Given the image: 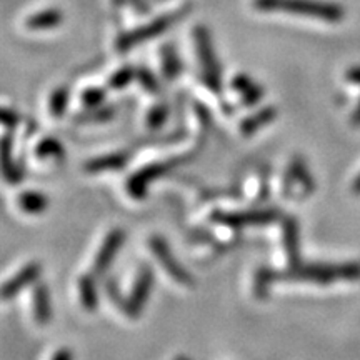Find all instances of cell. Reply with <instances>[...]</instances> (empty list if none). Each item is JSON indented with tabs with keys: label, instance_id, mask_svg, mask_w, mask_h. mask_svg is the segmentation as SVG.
<instances>
[{
	"label": "cell",
	"instance_id": "obj_30",
	"mask_svg": "<svg viewBox=\"0 0 360 360\" xmlns=\"http://www.w3.org/2000/svg\"><path fill=\"white\" fill-rule=\"evenodd\" d=\"M137 80L141 82L143 89L148 90V92H155V90H157V80L148 70L137 69Z\"/></svg>",
	"mask_w": 360,
	"mask_h": 360
},
{
	"label": "cell",
	"instance_id": "obj_8",
	"mask_svg": "<svg viewBox=\"0 0 360 360\" xmlns=\"http://www.w3.org/2000/svg\"><path fill=\"white\" fill-rule=\"evenodd\" d=\"M40 274H42V267L37 262L25 264L15 276H12L0 285V302H8L27 287L34 285Z\"/></svg>",
	"mask_w": 360,
	"mask_h": 360
},
{
	"label": "cell",
	"instance_id": "obj_14",
	"mask_svg": "<svg viewBox=\"0 0 360 360\" xmlns=\"http://www.w3.org/2000/svg\"><path fill=\"white\" fill-rule=\"evenodd\" d=\"M32 314L39 326H47L52 319L51 294L45 283H39L32 290Z\"/></svg>",
	"mask_w": 360,
	"mask_h": 360
},
{
	"label": "cell",
	"instance_id": "obj_19",
	"mask_svg": "<svg viewBox=\"0 0 360 360\" xmlns=\"http://www.w3.org/2000/svg\"><path fill=\"white\" fill-rule=\"evenodd\" d=\"M79 300L82 307L89 312H96L98 305V292L96 285V278L85 276L79 281Z\"/></svg>",
	"mask_w": 360,
	"mask_h": 360
},
{
	"label": "cell",
	"instance_id": "obj_24",
	"mask_svg": "<svg viewBox=\"0 0 360 360\" xmlns=\"http://www.w3.org/2000/svg\"><path fill=\"white\" fill-rule=\"evenodd\" d=\"M134 79H137V69L132 65H125L120 70H117L110 79V87L112 89H124L132 82Z\"/></svg>",
	"mask_w": 360,
	"mask_h": 360
},
{
	"label": "cell",
	"instance_id": "obj_2",
	"mask_svg": "<svg viewBox=\"0 0 360 360\" xmlns=\"http://www.w3.org/2000/svg\"><path fill=\"white\" fill-rule=\"evenodd\" d=\"M282 278L290 282H312L327 285L339 281H359L360 264L342 262V264H307L292 265L289 272L282 274Z\"/></svg>",
	"mask_w": 360,
	"mask_h": 360
},
{
	"label": "cell",
	"instance_id": "obj_25",
	"mask_svg": "<svg viewBox=\"0 0 360 360\" xmlns=\"http://www.w3.org/2000/svg\"><path fill=\"white\" fill-rule=\"evenodd\" d=\"M262 97H264V90L259 84L255 82H252L249 87H245L240 92V101L244 105H255V103H257Z\"/></svg>",
	"mask_w": 360,
	"mask_h": 360
},
{
	"label": "cell",
	"instance_id": "obj_4",
	"mask_svg": "<svg viewBox=\"0 0 360 360\" xmlns=\"http://www.w3.org/2000/svg\"><path fill=\"white\" fill-rule=\"evenodd\" d=\"M180 17V12L175 13H167V15L157 17V19L150 20L148 24H143L139 27V29L130 30V32L124 34L122 37H119L117 40V51L120 52H127L130 49L137 47L143 42H148V40L159 37V35L165 34L170 29V25L174 24Z\"/></svg>",
	"mask_w": 360,
	"mask_h": 360
},
{
	"label": "cell",
	"instance_id": "obj_22",
	"mask_svg": "<svg viewBox=\"0 0 360 360\" xmlns=\"http://www.w3.org/2000/svg\"><path fill=\"white\" fill-rule=\"evenodd\" d=\"M35 155L39 159H62L64 157V147L56 139H44L35 147Z\"/></svg>",
	"mask_w": 360,
	"mask_h": 360
},
{
	"label": "cell",
	"instance_id": "obj_29",
	"mask_svg": "<svg viewBox=\"0 0 360 360\" xmlns=\"http://www.w3.org/2000/svg\"><path fill=\"white\" fill-rule=\"evenodd\" d=\"M114 114H115V112L112 109H107V107H97V109H90L89 114L80 115V119L85 120V122H92L94 119L107 120V119H110V117Z\"/></svg>",
	"mask_w": 360,
	"mask_h": 360
},
{
	"label": "cell",
	"instance_id": "obj_10",
	"mask_svg": "<svg viewBox=\"0 0 360 360\" xmlns=\"http://www.w3.org/2000/svg\"><path fill=\"white\" fill-rule=\"evenodd\" d=\"M278 219L276 210H254V212H233V214H217L215 220L220 224L229 225L232 229L249 227V225H264Z\"/></svg>",
	"mask_w": 360,
	"mask_h": 360
},
{
	"label": "cell",
	"instance_id": "obj_27",
	"mask_svg": "<svg viewBox=\"0 0 360 360\" xmlns=\"http://www.w3.org/2000/svg\"><path fill=\"white\" fill-rule=\"evenodd\" d=\"M147 120H148V125H150L152 129H157V127H160V125H164L165 120H167V107L155 105L154 109L150 110V114L147 115Z\"/></svg>",
	"mask_w": 360,
	"mask_h": 360
},
{
	"label": "cell",
	"instance_id": "obj_6",
	"mask_svg": "<svg viewBox=\"0 0 360 360\" xmlns=\"http://www.w3.org/2000/svg\"><path fill=\"white\" fill-rule=\"evenodd\" d=\"M148 245H150V250L152 254H154V257L157 259V262L164 267L165 272H167L175 282L182 283V285H192L193 283L192 276L182 267V264L175 259V255L172 254V250H170V247L167 245V242H165L164 238L152 237L150 244Z\"/></svg>",
	"mask_w": 360,
	"mask_h": 360
},
{
	"label": "cell",
	"instance_id": "obj_16",
	"mask_svg": "<svg viewBox=\"0 0 360 360\" xmlns=\"http://www.w3.org/2000/svg\"><path fill=\"white\" fill-rule=\"evenodd\" d=\"M130 154L129 152H114V154L102 155L98 159H92L85 164V170L90 174L105 172V170H119L124 169L129 164Z\"/></svg>",
	"mask_w": 360,
	"mask_h": 360
},
{
	"label": "cell",
	"instance_id": "obj_28",
	"mask_svg": "<svg viewBox=\"0 0 360 360\" xmlns=\"http://www.w3.org/2000/svg\"><path fill=\"white\" fill-rule=\"evenodd\" d=\"M17 124H19V114L13 109L0 107V127L13 129Z\"/></svg>",
	"mask_w": 360,
	"mask_h": 360
},
{
	"label": "cell",
	"instance_id": "obj_11",
	"mask_svg": "<svg viewBox=\"0 0 360 360\" xmlns=\"http://www.w3.org/2000/svg\"><path fill=\"white\" fill-rule=\"evenodd\" d=\"M285 187L287 192L292 188H299V195H310L315 191V180L302 159H294L290 162L285 177Z\"/></svg>",
	"mask_w": 360,
	"mask_h": 360
},
{
	"label": "cell",
	"instance_id": "obj_15",
	"mask_svg": "<svg viewBox=\"0 0 360 360\" xmlns=\"http://www.w3.org/2000/svg\"><path fill=\"white\" fill-rule=\"evenodd\" d=\"M283 249H285L287 259H289L290 267L292 265L299 264L300 259V231L299 224H297L295 219H285L283 222Z\"/></svg>",
	"mask_w": 360,
	"mask_h": 360
},
{
	"label": "cell",
	"instance_id": "obj_35",
	"mask_svg": "<svg viewBox=\"0 0 360 360\" xmlns=\"http://www.w3.org/2000/svg\"><path fill=\"white\" fill-rule=\"evenodd\" d=\"M175 360H191V359H187V357H177Z\"/></svg>",
	"mask_w": 360,
	"mask_h": 360
},
{
	"label": "cell",
	"instance_id": "obj_18",
	"mask_svg": "<svg viewBox=\"0 0 360 360\" xmlns=\"http://www.w3.org/2000/svg\"><path fill=\"white\" fill-rule=\"evenodd\" d=\"M277 117V110L274 107H265V109L255 112L254 115L247 117V119L242 122L240 130L244 135H252L255 134L257 130H260L265 125H269L270 122H274Z\"/></svg>",
	"mask_w": 360,
	"mask_h": 360
},
{
	"label": "cell",
	"instance_id": "obj_33",
	"mask_svg": "<svg viewBox=\"0 0 360 360\" xmlns=\"http://www.w3.org/2000/svg\"><path fill=\"white\" fill-rule=\"evenodd\" d=\"M352 124L355 125V127H359V125H360V102H359L357 109H355L354 114H352Z\"/></svg>",
	"mask_w": 360,
	"mask_h": 360
},
{
	"label": "cell",
	"instance_id": "obj_9",
	"mask_svg": "<svg viewBox=\"0 0 360 360\" xmlns=\"http://www.w3.org/2000/svg\"><path fill=\"white\" fill-rule=\"evenodd\" d=\"M125 242V232L122 229H114L107 233V237L103 238V244L98 249V254L96 257V262H94V274L96 276H101V274L107 272L109 267L114 262L117 252L122 249Z\"/></svg>",
	"mask_w": 360,
	"mask_h": 360
},
{
	"label": "cell",
	"instance_id": "obj_21",
	"mask_svg": "<svg viewBox=\"0 0 360 360\" xmlns=\"http://www.w3.org/2000/svg\"><path fill=\"white\" fill-rule=\"evenodd\" d=\"M69 89L58 87L51 94V98H49V112L53 117H62L65 114L67 105H69Z\"/></svg>",
	"mask_w": 360,
	"mask_h": 360
},
{
	"label": "cell",
	"instance_id": "obj_34",
	"mask_svg": "<svg viewBox=\"0 0 360 360\" xmlns=\"http://www.w3.org/2000/svg\"><path fill=\"white\" fill-rule=\"evenodd\" d=\"M352 191L354 193H357V195H360V175L357 179L354 180V186H352Z\"/></svg>",
	"mask_w": 360,
	"mask_h": 360
},
{
	"label": "cell",
	"instance_id": "obj_32",
	"mask_svg": "<svg viewBox=\"0 0 360 360\" xmlns=\"http://www.w3.org/2000/svg\"><path fill=\"white\" fill-rule=\"evenodd\" d=\"M52 360H74V354H72L70 349H58L56 354H53Z\"/></svg>",
	"mask_w": 360,
	"mask_h": 360
},
{
	"label": "cell",
	"instance_id": "obj_20",
	"mask_svg": "<svg viewBox=\"0 0 360 360\" xmlns=\"http://www.w3.org/2000/svg\"><path fill=\"white\" fill-rule=\"evenodd\" d=\"M160 62H162V70H164L165 77H167L169 80L177 79L180 70H182V64H180V58L174 47L165 45V47L162 49Z\"/></svg>",
	"mask_w": 360,
	"mask_h": 360
},
{
	"label": "cell",
	"instance_id": "obj_1",
	"mask_svg": "<svg viewBox=\"0 0 360 360\" xmlns=\"http://www.w3.org/2000/svg\"><path fill=\"white\" fill-rule=\"evenodd\" d=\"M252 7L259 12H283L328 24H337L345 15L339 4L326 0H252Z\"/></svg>",
	"mask_w": 360,
	"mask_h": 360
},
{
	"label": "cell",
	"instance_id": "obj_3",
	"mask_svg": "<svg viewBox=\"0 0 360 360\" xmlns=\"http://www.w3.org/2000/svg\"><path fill=\"white\" fill-rule=\"evenodd\" d=\"M193 45H195L197 60H199L200 64L204 84L212 90V92L219 94L220 89H222L220 65L217 56H215L212 39H210L209 30H207L204 25H197L195 30H193Z\"/></svg>",
	"mask_w": 360,
	"mask_h": 360
},
{
	"label": "cell",
	"instance_id": "obj_26",
	"mask_svg": "<svg viewBox=\"0 0 360 360\" xmlns=\"http://www.w3.org/2000/svg\"><path fill=\"white\" fill-rule=\"evenodd\" d=\"M103 98H105V94L101 89H87L82 96V102L87 109H97V107H102Z\"/></svg>",
	"mask_w": 360,
	"mask_h": 360
},
{
	"label": "cell",
	"instance_id": "obj_7",
	"mask_svg": "<svg viewBox=\"0 0 360 360\" xmlns=\"http://www.w3.org/2000/svg\"><path fill=\"white\" fill-rule=\"evenodd\" d=\"M179 162L177 159H172L169 162H157V164H150L147 167L139 170L137 174H134L132 177L129 179L127 182V191L135 199H142L146 197L148 191V186H150L154 180H157L162 175H165L170 169H174Z\"/></svg>",
	"mask_w": 360,
	"mask_h": 360
},
{
	"label": "cell",
	"instance_id": "obj_13",
	"mask_svg": "<svg viewBox=\"0 0 360 360\" xmlns=\"http://www.w3.org/2000/svg\"><path fill=\"white\" fill-rule=\"evenodd\" d=\"M0 174L8 184L20 182L22 174L12 154V141L8 135L0 137Z\"/></svg>",
	"mask_w": 360,
	"mask_h": 360
},
{
	"label": "cell",
	"instance_id": "obj_23",
	"mask_svg": "<svg viewBox=\"0 0 360 360\" xmlns=\"http://www.w3.org/2000/svg\"><path fill=\"white\" fill-rule=\"evenodd\" d=\"M276 281H277V276L274 272H270V270H267V269L259 270L257 276H255V281H254V294H255V297H259V299H264V297H267L269 290H270V285H272V283Z\"/></svg>",
	"mask_w": 360,
	"mask_h": 360
},
{
	"label": "cell",
	"instance_id": "obj_17",
	"mask_svg": "<svg viewBox=\"0 0 360 360\" xmlns=\"http://www.w3.org/2000/svg\"><path fill=\"white\" fill-rule=\"evenodd\" d=\"M17 205L27 215H40L47 210L49 197L37 191H25L17 197Z\"/></svg>",
	"mask_w": 360,
	"mask_h": 360
},
{
	"label": "cell",
	"instance_id": "obj_12",
	"mask_svg": "<svg viewBox=\"0 0 360 360\" xmlns=\"http://www.w3.org/2000/svg\"><path fill=\"white\" fill-rule=\"evenodd\" d=\"M64 22V13L60 8L49 7L42 11L34 12L25 19V29L32 30V32H45V30H53Z\"/></svg>",
	"mask_w": 360,
	"mask_h": 360
},
{
	"label": "cell",
	"instance_id": "obj_5",
	"mask_svg": "<svg viewBox=\"0 0 360 360\" xmlns=\"http://www.w3.org/2000/svg\"><path fill=\"white\" fill-rule=\"evenodd\" d=\"M152 289H154V270L148 267V265H143L137 272V276H135L132 290H130L129 299L125 300L124 305L125 314L129 317L135 319L142 314L148 297L152 294Z\"/></svg>",
	"mask_w": 360,
	"mask_h": 360
},
{
	"label": "cell",
	"instance_id": "obj_31",
	"mask_svg": "<svg viewBox=\"0 0 360 360\" xmlns=\"http://www.w3.org/2000/svg\"><path fill=\"white\" fill-rule=\"evenodd\" d=\"M345 77L349 79V82L360 85V67L359 65L350 67V69L347 70V74H345Z\"/></svg>",
	"mask_w": 360,
	"mask_h": 360
}]
</instances>
